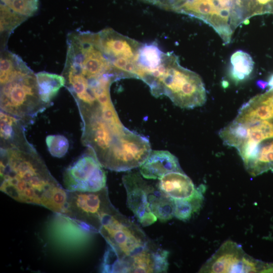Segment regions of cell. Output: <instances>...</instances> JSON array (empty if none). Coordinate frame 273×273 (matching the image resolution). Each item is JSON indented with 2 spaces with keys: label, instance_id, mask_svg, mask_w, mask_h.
Instances as JSON below:
<instances>
[{
  "label": "cell",
  "instance_id": "7402d4cb",
  "mask_svg": "<svg viewBox=\"0 0 273 273\" xmlns=\"http://www.w3.org/2000/svg\"><path fill=\"white\" fill-rule=\"evenodd\" d=\"M262 272H273V263H265Z\"/></svg>",
  "mask_w": 273,
  "mask_h": 273
},
{
  "label": "cell",
  "instance_id": "5bb4252c",
  "mask_svg": "<svg viewBox=\"0 0 273 273\" xmlns=\"http://www.w3.org/2000/svg\"><path fill=\"white\" fill-rule=\"evenodd\" d=\"M159 180L158 189L173 199L187 198L196 189L191 178L184 172H170Z\"/></svg>",
  "mask_w": 273,
  "mask_h": 273
},
{
  "label": "cell",
  "instance_id": "9c48e42d",
  "mask_svg": "<svg viewBox=\"0 0 273 273\" xmlns=\"http://www.w3.org/2000/svg\"><path fill=\"white\" fill-rule=\"evenodd\" d=\"M151 151L147 138L127 129L104 167L118 172L131 170L140 167Z\"/></svg>",
  "mask_w": 273,
  "mask_h": 273
},
{
  "label": "cell",
  "instance_id": "ba28073f",
  "mask_svg": "<svg viewBox=\"0 0 273 273\" xmlns=\"http://www.w3.org/2000/svg\"><path fill=\"white\" fill-rule=\"evenodd\" d=\"M265 262L246 254L231 240L223 243L202 265L199 272H262Z\"/></svg>",
  "mask_w": 273,
  "mask_h": 273
},
{
  "label": "cell",
  "instance_id": "52a82bcc",
  "mask_svg": "<svg viewBox=\"0 0 273 273\" xmlns=\"http://www.w3.org/2000/svg\"><path fill=\"white\" fill-rule=\"evenodd\" d=\"M94 151L87 149L64 170V188L69 192H94L106 187L107 177Z\"/></svg>",
  "mask_w": 273,
  "mask_h": 273
},
{
  "label": "cell",
  "instance_id": "30bf717a",
  "mask_svg": "<svg viewBox=\"0 0 273 273\" xmlns=\"http://www.w3.org/2000/svg\"><path fill=\"white\" fill-rule=\"evenodd\" d=\"M141 173L129 172L122 177V181L127 195L128 207L139 222L146 226L157 219L151 210L149 197L154 187L145 181Z\"/></svg>",
  "mask_w": 273,
  "mask_h": 273
},
{
  "label": "cell",
  "instance_id": "e0dca14e",
  "mask_svg": "<svg viewBox=\"0 0 273 273\" xmlns=\"http://www.w3.org/2000/svg\"><path fill=\"white\" fill-rule=\"evenodd\" d=\"M152 211L157 219L166 222L174 216V200L158 189L153 188L149 197Z\"/></svg>",
  "mask_w": 273,
  "mask_h": 273
},
{
  "label": "cell",
  "instance_id": "2e32d148",
  "mask_svg": "<svg viewBox=\"0 0 273 273\" xmlns=\"http://www.w3.org/2000/svg\"><path fill=\"white\" fill-rule=\"evenodd\" d=\"M205 191L206 186L200 185L196 188L191 196L185 199H174V216L183 221H187L191 218L201 208Z\"/></svg>",
  "mask_w": 273,
  "mask_h": 273
},
{
  "label": "cell",
  "instance_id": "3957f363",
  "mask_svg": "<svg viewBox=\"0 0 273 273\" xmlns=\"http://www.w3.org/2000/svg\"><path fill=\"white\" fill-rule=\"evenodd\" d=\"M147 85L153 96H166L181 108L200 107L206 101V91L201 77L183 67L173 52L165 53L161 63L151 72Z\"/></svg>",
  "mask_w": 273,
  "mask_h": 273
},
{
  "label": "cell",
  "instance_id": "7c38bea8",
  "mask_svg": "<svg viewBox=\"0 0 273 273\" xmlns=\"http://www.w3.org/2000/svg\"><path fill=\"white\" fill-rule=\"evenodd\" d=\"M168 251L152 243L139 254L120 261L123 272H166L168 268Z\"/></svg>",
  "mask_w": 273,
  "mask_h": 273
},
{
  "label": "cell",
  "instance_id": "d6986e66",
  "mask_svg": "<svg viewBox=\"0 0 273 273\" xmlns=\"http://www.w3.org/2000/svg\"><path fill=\"white\" fill-rule=\"evenodd\" d=\"M27 18L1 4V34L3 50L6 49L7 39L12 32Z\"/></svg>",
  "mask_w": 273,
  "mask_h": 273
},
{
  "label": "cell",
  "instance_id": "5b68a950",
  "mask_svg": "<svg viewBox=\"0 0 273 273\" xmlns=\"http://www.w3.org/2000/svg\"><path fill=\"white\" fill-rule=\"evenodd\" d=\"M67 192L62 214L95 234L99 233L106 215L118 211L110 200L107 186L94 192Z\"/></svg>",
  "mask_w": 273,
  "mask_h": 273
},
{
  "label": "cell",
  "instance_id": "603a6c76",
  "mask_svg": "<svg viewBox=\"0 0 273 273\" xmlns=\"http://www.w3.org/2000/svg\"><path fill=\"white\" fill-rule=\"evenodd\" d=\"M256 85L259 88L264 89L268 85V82L261 80H258L256 81Z\"/></svg>",
  "mask_w": 273,
  "mask_h": 273
},
{
  "label": "cell",
  "instance_id": "44dd1931",
  "mask_svg": "<svg viewBox=\"0 0 273 273\" xmlns=\"http://www.w3.org/2000/svg\"><path fill=\"white\" fill-rule=\"evenodd\" d=\"M48 149L54 157L61 158L67 153L69 142L66 137L60 134L49 135L46 137Z\"/></svg>",
  "mask_w": 273,
  "mask_h": 273
},
{
  "label": "cell",
  "instance_id": "cb8c5ba5",
  "mask_svg": "<svg viewBox=\"0 0 273 273\" xmlns=\"http://www.w3.org/2000/svg\"><path fill=\"white\" fill-rule=\"evenodd\" d=\"M140 1H142L144 2V0H140Z\"/></svg>",
  "mask_w": 273,
  "mask_h": 273
},
{
  "label": "cell",
  "instance_id": "277c9868",
  "mask_svg": "<svg viewBox=\"0 0 273 273\" xmlns=\"http://www.w3.org/2000/svg\"><path fill=\"white\" fill-rule=\"evenodd\" d=\"M99 233L120 261L139 254L153 243L136 223L119 211L104 218Z\"/></svg>",
  "mask_w": 273,
  "mask_h": 273
},
{
  "label": "cell",
  "instance_id": "ac0fdd59",
  "mask_svg": "<svg viewBox=\"0 0 273 273\" xmlns=\"http://www.w3.org/2000/svg\"><path fill=\"white\" fill-rule=\"evenodd\" d=\"M231 63L230 76L237 83L247 79L254 68V62L251 56L241 50L232 55Z\"/></svg>",
  "mask_w": 273,
  "mask_h": 273
},
{
  "label": "cell",
  "instance_id": "8992f818",
  "mask_svg": "<svg viewBox=\"0 0 273 273\" xmlns=\"http://www.w3.org/2000/svg\"><path fill=\"white\" fill-rule=\"evenodd\" d=\"M100 47L121 79L136 78L137 61L143 44L111 28L98 32Z\"/></svg>",
  "mask_w": 273,
  "mask_h": 273
},
{
  "label": "cell",
  "instance_id": "8fae6325",
  "mask_svg": "<svg viewBox=\"0 0 273 273\" xmlns=\"http://www.w3.org/2000/svg\"><path fill=\"white\" fill-rule=\"evenodd\" d=\"M48 226L53 240L58 245L70 249L83 247L95 234L62 213H55Z\"/></svg>",
  "mask_w": 273,
  "mask_h": 273
},
{
  "label": "cell",
  "instance_id": "4fadbf2b",
  "mask_svg": "<svg viewBox=\"0 0 273 273\" xmlns=\"http://www.w3.org/2000/svg\"><path fill=\"white\" fill-rule=\"evenodd\" d=\"M142 176L147 179H161L172 172H183L177 158L168 151L154 150L139 167Z\"/></svg>",
  "mask_w": 273,
  "mask_h": 273
},
{
  "label": "cell",
  "instance_id": "ffe728a7",
  "mask_svg": "<svg viewBox=\"0 0 273 273\" xmlns=\"http://www.w3.org/2000/svg\"><path fill=\"white\" fill-rule=\"evenodd\" d=\"M1 4L27 18L34 16L39 9V0H1Z\"/></svg>",
  "mask_w": 273,
  "mask_h": 273
},
{
  "label": "cell",
  "instance_id": "7a4b0ae2",
  "mask_svg": "<svg viewBox=\"0 0 273 273\" xmlns=\"http://www.w3.org/2000/svg\"><path fill=\"white\" fill-rule=\"evenodd\" d=\"M1 111L25 126L47 107L41 101L35 74L18 55L6 49L1 55Z\"/></svg>",
  "mask_w": 273,
  "mask_h": 273
},
{
  "label": "cell",
  "instance_id": "9a60e30c",
  "mask_svg": "<svg viewBox=\"0 0 273 273\" xmlns=\"http://www.w3.org/2000/svg\"><path fill=\"white\" fill-rule=\"evenodd\" d=\"M40 99L47 108L52 104V100L60 88L65 85L63 75L44 71L35 74Z\"/></svg>",
  "mask_w": 273,
  "mask_h": 273
},
{
  "label": "cell",
  "instance_id": "6da1fadb",
  "mask_svg": "<svg viewBox=\"0 0 273 273\" xmlns=\"http://www.w3.org/2000/svg\"><path fill=\"white\" fill-rule=\"evenodd\" d=\"M1 191L17 201L63 213L67 192L27 140L24 127L1 140Z\"/></svg>",
  "mask_w": 273,
  "mask_h": 273
}]
</instances>
